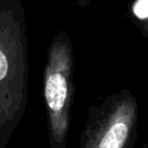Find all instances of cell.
Returning <instances> with one entry per match:
<instances>
[{"mask_svg":"<svg viewBox=\"0 0 148 148\" xmlns=\"http://www.w3.org/2000/svg\"><path fill=\"white\" fill-rule=\"evenodd\" d=\"M73 44L66 30L51 40L43 69V94L50 148H67L75 95Z\"/></svg>","mask_w":148,"mask_h":148,"instance_id":"obj_2","label":"cell"},{"mask_svg":"<svg viewBox=\"0 0 148 148\" xmlns=\"http://www.w3.org/2000/svg\"><path fill=\"white\" fill-rule=\"evenodd\" d=\"M72 2L75 3V5H77V6H80L81 8H84L89 3V0H72Z\"/></svg>","mask_w":148,"mask_h":148,"instance_id":"obj_5","label":"cell"},{"mask_svg":"<svg viewBox=\"0 0 148 148\" xmlns=\"http://www.w3.org/2000/svg\"><path fill=\"white\" fill-rule=\"evenodd\" d=\"M139 104L130 89L110 94L90 105L79 148H136Z\"/></svg>","mask_w":148,"mask_h":148,"instance_id":"obj_3","label":"cell"},{"mask_svg":"<svg viewBox=\"0 0 148 148\" xmlns=\"http://www.w3.org/2000/svg\"><path fill=\"white\" fill-rule=\"evenodd\" d=\"M28 34L21 0H0V148H6L28 104Z\"/></svg>","mask_w":148,"mask_h":148,"instance_id":"obj_1","label":"cell"},{"mask_svg":"<svg viewBox=\"0 0 148 148\" xmlns=\"http://www.w3.org/2000/svg\"><path fill=\"white\" fill-rule=\"evenodd\" d=\"M133 12L135 16L140 20H145L148 17V0H138L133 7Z\"/></svg>","mask_w":148,"mask_h":148,"instance_id":"obj_4","label":"cell"}]
</instances>
